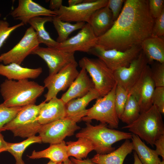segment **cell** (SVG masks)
<instances>
[{
	"label": "cell",
	"instance_id": "obj_1",
	"mask_svg": "<svg viewBox=\"0 0 164 164\" xmlns=\"http://www.w3.org/2000/svg\"><path fill=\"white\" fill-rule=\"evenodd\" d=\"M124 4L111 28L97 37L96 45L123 51L140 46L151 36L155 19L149 13L148 0H126Z\"/></svg>",
	"mask_w": 164,
	"mask_h": 164
},
{
	"label": "cell",
	"instance_id": "obj_2",
	"mask_svg": "<svg viewBox=\"0 0 164 164\" xmlns=\"http://www.w3.org/2000/svg\"><path fill=\"white\" fill-rule=\"evenodd\" d=\"M44 86L28 79L19 80L6 79L0 85L2 104L9 107H23L35 104L44 91Z\"/></svg>",
	"mask_w": 164,
	"mask_h": 164
},
{
	"label": "cell",
	"instance_id": "obj_3",
	"mask_svg": "<svg viewBox=\"0 0 164 164\" xmlns=\"http://www.w3.org/2000/svg\"><path fill=\"white\" fill-rule=\"evenodd\" d=\"M86 126L76 135L77 138H86L93 145L97 154H104L110 153L115 149L112 146L115 143L132 137L131 133L125 132L108 128L105 124L100 123L93 125L86 123Z\"/></svg>",
	"mask_w": 164,
	"mask_h": 164
},
{
	"label": "cell",
	"instance_id": "obj_4",
	"mask_svg": "<svg viewBox=\"0 0 164 164\" xmlns=\"http://www.w3.org/2000/svg\"><path fill=\"white\" fill-rule=\"evenodd\" d=\"M122 128L128 129L152 147L156 140L164 135L162 114L153 105L148 110L141 113L134 121Z\"/></svg>",
	"mask_w": 164,
	"mask_h": 164
},
{
	"label": "cell",
	"instance_id": "obj_5",
	"mask_svg": "<svg viewBox=\"0 0 164 164\" xmlns=\"http://www.w3.org/2000/svg\"><path fill=\"white\" fill-rule=\"evenodd\" d=\"M43 102L38 105L30 104L22 107L15 118L3 128V131L9 130L15 136L23 138L36 135L41 125L38 117Z\"/></svg>",
	"mask_w": 164,
	"mask_h": 164
},
{
	"label": "cell",
	"instance_id": "obj_6",
	"mask_svg": "<svg viewBox=\"0 0 164 164\" xmlns=\"http://www.w3.org/2000/svg\"><path fill=\"white\" fill-rule=\"evenodd\" d=\"M79 65L90 75L100 97L108 94L117 83L114 71L99 58L84 57L79 60Z\"/></svg>",
	"mask_w": 164,
	"mask_h": 164
},
{
	"label": "cell",
	"instance_id": "obj_7",
	"mask_svg": "<svg viewBox=\"0 0 164 164\" xmlns=\"http://www.w3.org/2000/svg\"><path fill=\"white\" fill-rule=\"evenodd\" d=\"M117 83L106 95L97 98L95 104L87 109L85 116L81 120L90 123L95 120L105 124L111 128H117L119 123L115 105V93Z\"/></svg>",
	"mask_w": 164,
	"mask_h": 164
},
{
	"label": "cell",
	"instance_id": "obj_8",
	"mask_svg": "<svg viewBox=\"0 0 164 164\" xmlns=\"http://www.w3.org/2000/svg\"><path fill=\"white\" fill-rule=\"evenodd\" d=\"M86 113L74 117H66L41 125L38 133L42 142L50 144L60 143L67 136L73 135L80 128L77 123L85 116Z\"/></svg>",
	"mask_w": 164,
	"mask_h": 164
},
{
	"label": "cell",
	"instance_id": "obj_9",
	"mask_svg": "<svg viewBox=\"0 0 164 164\" xmlns=\"http://www.w3.org/2000/svg\"><path fill=\"white\" fill-rule=\"evenodd\" d=\"M141 50L140 46L133 47L122 51L115 49L107 50L96 45L88 53L97 57L114 71L119 68L128 67L138 56Z\"/></svg>",
	"mask_w": 164,
	"mask_h": 164
},
{
	"label": "cell",
	"instance_id": "obj_10",
	"mask_svg": "<svg viewBox=\"0 0 164 164\" xmlns=\"http://www.w3.org/2000/svg\"><path fill=\"white\" fill-rule=\"evenodd\" d=\"M108 0H83L76 5L69 6L62 5L55 11L56 16L61 20L71 22H89L92 14L96 10L107 5Z\"/></svg>",
	"mask_w": 164,
	"mask_h": 164
},
{
	"label": "cell",
	"instance_id": "obj_11",
	"mask_svg": "<svg viewBox=\"0 0 164 164\" xmlns=\"http://www.w3.org/2000/svg\"><path fill=\"white\" fill-rule=\"evenodd\" d=\"M76 61L66 65L57 73L49 75L44 80V87L48 90L44 95L45 101L48 102L56 97L61 91H65L69 87L78 75Z\"/></svg>",
	"mask_w": 164,
	"mask_h": 164
},
{
	"label": "cell",
	"instance_id": "obj_12",
	"mask_svg": "<svg viewBox=\"0 0 164 164\" xmlns=\"http://www.w3.org/2000/svg\"><path fill=\"white\" fill-rule=\"evenodd\" d=\"M36 33L31 26L28 28L19 43L0 56L4 65L15 63L20 65L26 58L39 46Z\"/></svg>",
	"mask_w": 164,
	"mask_h": 164
},
{
	"label": "cell",
	"instance_id": "obj_13",
	"mask_svg": "<svg viewBox=\"0 0 164 164\" xmlns=\"http://www.w3.org/2000/svg\"><path fill=\"white\" fill-rule=\"evenodd\" d=\"M155 87L151 77L150 67L148 64L128 92V95L133 96L137 100L140 114L148 110L153 105L152 99Z\"/></svg>",
	"mask_w": 164,
	"mask_h": 164
},
{
	"label": "cell",
	"instance_id": "obj_14",
	"mask_svg": "<svg viewBox=\"0 0 164 164\" xmlns=\"http://www.w3.org/2000/svg\"><path fill=\"white\" fill-rule=\"evenodd\" d=\"M148 64V60L141 50L138 56L128 67H121L114 71L117 84L128 93Z\"/></svg>",
	"mask_w": 164,
	"mask_h": 164
},
{
	"label": "cell",
	"instance_id": "obj_15",
	"mask_svg": "<svg viewBox=\"0 0 164 164\" xmlns=\"http://www.w3.org/2000/svg\"><path fill=\"white\" fill-rule=\"evenodd\" d=\"M75 53L64 51L57 47H39L32 54L38 56L46 63L49 75L58 73L67 65L76 61Z\"/></svg>",
	"mask_w": 164,
	"mask_h": 164
},
{
	"label": "cell",
	"instance_id": "obj_16",
	"mask_svg": "<svg viewBox=\"0 0 164 164\" xmlns=\"http://www.w3.org/2000/svg\"><path fill=\"white\" fill-rule=\"evenodd\" d=\"M97 40L91 26L87 23L77 34L59 43L57 47L67 52L79 51L88 53L96 45Z\"/></svg>",
	"mask_w": 164,
	"mask_h": 164
},
{
	"label": "cell",
	"instance_id": "obj_17",
	"mask_svg": "<svg viewBox=\"0 0 164 164\" xmlns=\"http://www.w3.org/2000/svg\"><path fill=\"white\" fill-rule=\"evenodd\" d=\"M10 14L13 19L21 21L24 25L35 17L57 16L55 11L45 8L32 0H19L18 6Z\"/></svg>",
	"mask_w": 164,
	"mask_h": 164
},
{
	"label": "cell",
	"instance_id": "obj_18",
	"mask_svg": "<svg viewBox=\"0 0 164 164\" xmlns=\"http://www.w3.org/2000/svg\"><path fill=\"white\" fill-rule=\"evenodd\" d=\"M94 88L92 80L90 78L86 70L82 68L77 77L60 99L66 104L72 100L84 96Z\"/></svg>",
	"mask_w": 164,
	"mask_h": 164
},
{
	"label": "cell",
	"instance_id": "obj_19",
	"mask_svg": "<svg viewBox=\"0 0 164 164\" xmlns=\"http://www.w3.org/2000/svg\"><path fill=\"white\" fill-rule=\"evenodd\" d=\"M66 117L65 104L61 99L54 97L47 103L43 101L38 117L39 124L43 125Z\"/></svg>",
	"mask_w": 164,
	"mask_h": 164
},
{
	"label": "cell",
	"instance_id": "obj_20",
	"mask_svg": "<svg viewBox=\"0 0 164 164\" xmlns=\"http://www.w3.org/2000/svg\"><path fill=\"white\" fill-rule=\"evenodd\" d=\"M42 68H29L12 63L7 65L0 64V75L9 80H19L37 78L42 73Z\"/></svg>",
	"mask_w": 164,
	"mask_h": 164
},
{
	"label": "cell",
	"instance_id": "obj_21",
	"mask_svg": "<svg viewBox=\"0 0 164 164\" xmlns=\"http://www.w3.org/2000/svg\"><path fill=\"white\" fill-rule=\"evenodd\" d=\"M88 23L97 37L107 32L114 23L112 13L107 5L95 11L91 16Z\"/></svg>",
	"mask_w": 164,
	"mask_h": 164
},
{
	"label": "cell",
	"instance_id": "obj_22",
	"mask_svg": "<svg viewBox=\"0 0 164 164\" xmlns=\"http://www.w3.org/2000/svg\"><path fill=\"white\" fill-rule=\"evenodd\" d=\"M140 46L149 65L155 61L164 63V37L151 36L144 40Z\"/></svg>",
	"mask_w": 164,
	"mask_h": 164
},
{
	"label": "cell",
	"instance_id": "obj_23",
	"mask_svg": "<svg viewBox=\"0 0 164 164\" xmlns=\"http://www.w3.org/2000/svg\"><path fill=\"white\" fill-rule=\"evenodd\" d=\"M133 150L132 142L126 139L117 149L107 154H97L91 160L97 164H123L126 157Z\"/></svg>",
	"mask_w": 164,
	"mask_h": 164
},
{
	"label": "cell",
	"instance_id": "obj_24",
	"mask_svg": "<svg viewBox=\"0 0 164 164\" xmlns=\"http://www.w3.org/2000/svg\"><path fill=\"white\" fill-rule=\"evenodd\" d=\"M27 156L29 158L32 159L48 158L57 163L63 162L69 157L67 154V145L64 141L59 143L50 144L48 148L42 151L34 150L30 155Z\"/></svg>",
	"mask_w": 164,
	"mask_h": 164
},
{
	"label": "cell",
	"instance_id": "obj_25",
	"mask_svg": "<svg viewBox=\"0 0 164 164\" xmlns=\"http://www.w3.org/2000/svg\"><path fill=\"white\" fill-rule=\"evenodd\" d=\"M100 97L94 88L84 96L70 100L65 104L66 117H72L86 113V107L93 100Z\"/></svg>",
	"mask_w": 164,
	"mask_h": 164
},
{
	"label": "cell",
	"instance_id": "obj_26",
	"mask_svg": "<svg viewBox=\"0 0 164 164\" xmlns=\"http://www.w3.org/2000/svg\"><path fill=\"white\" fill-rule=\"evenodd\" d=\"M53 17H36L30 19L29 23L35 30L39 43L45 44L48 47H57L59 43L53 39L45 28V24L52 22Z\"/></svg>",
	"mask_w": 164,
	"mask_h": 164
},
{
	"label": "cell",
	"instance_id": "obj_27",
	"mask_svg": "<svg viewBox=\"0 0 164 164\" xmlns=\"http://www.w3.org/2000/svg\"><path fill=\"white\" fill-rule=\"evenodd\" d=\"M133 150L142 164H159L161 160L155 150L147 146L137 135L132 134L131 138Z\"/></svg>",
	"mask_w": 164,
	"mask_h": 164
},
{
	"label": "cell",
	"instance_id": "obj_28",
	"mask_svg": "<svg viewBox=\"0 0 164 164\" xmlns=\"http://www.w3.org/2000/svg\"><path fill=\"white\" fill-rule=\"evenodd\" d=\"M78 138L77 141H70L66 143L67 154L69 157L72 156L81 160L86 158L91 152L94 150V148L88 139L81 137Z\"/></svg>",
	"mask_w": 164,
	"mask_h": 164
},
{
	"label": "cell",
	"instance_id": "obj_29",
	"mask_svg": "<svg viewBox=\"0 0 164 164\" xmlns=\"http://www.w3.org/2000/svg\"><path fill=\"white\" fill-rule=\"evenodd\" d=\"M52 22L58 34L56 41L59 43L66 41L72 32L76 30L81 29L86 24L84 22L71 24L70 22L62 21L56 16L53 17Z\"/></svg>",
	"mask_w": 164,
	"mask_h": 164
},
{
	"label": "cell",
	"instance_id": "obj_30",
	"mask_svg": "<svg viewBox=\"0 0 164 164\" xmlns=\"http://www.w3.org/2000/svg\"><path fill=\"white\" fill-rule=\"evenodd\" d=\"M42 142L39 136L36 135L27 138L26 140L19 143L8 142L9 152L14 157L15 164H25L22 159V155L26 149L30 145L35 143Z\"/></svg>",
	"mask_w": 164,
	"mask_h": 164
},
{
	"label": "cell",
	"instance_id": "obj_31",
	"mask_svg": "<svg viewBox=\"0 0 164 164\" xmlns=\"http://www.w3.org/2000/svg\"><path fill=\"white\" fill-rule=\"evenodd\" d=\"M140 114L138 102L133 96L128 95L122 114L120 119L128 125L136 120Z\"/></svg>",
	"mask_w": 164,
	"mask_h": 164
},
{
	"label": "cell",
	"instance_id": "obj_32",
	"mask_svg": "<svg viewBox=\"0 0 164 164\" xmlns=\"http://www.w3.org/2000/svg\"><path fill=\"white\" fill-rule=\"evenodd\" d=\"M22 107H9L0 104V133L4 126L13 119Z\"/></svg>",
	"mask_w": 164,
	"mask_h": 164
},
{
	"label": "cell",
	"instance_id": "obj_33",
	"mask_svg": "<svg viewBox=\"0 0 164 164\" xmlns=\"http://www.w3.org/2000/svg\"><path fill=\"white\" fill-rule=\"evenodd\" d=\"M128 96V92L117 84L115 93V105L116 111L120 119Z\"/></svg>",
	"mask_w": 164,
	"mask_h": 164
},
{
	"label": "cell",
	"instance_id": "obj_34",
	"mask_svg": "<svg viewBox=\"0 0 164 164\" xmlns=\"http://www.w3.org/2000/svg\"><path fill=\"white\" fill-rule=\"evenodd\" d=\"M151 65V77L155 87H164V63L155 61Z\"/></svg>",
	"mask_w": 164,
	"mask_h": 164
},
{
	"label": "cell",
	"instance_id": "obj_35",
	"mask_svg": "<svg viewBox=\"0 0 164 164\" xmlns=\"http://www.w3.org/2000/svg\"><path fill=\"white\" fill-rule=\"evenodd\" d=\"M24 25L21 22L16 25L10 26L9 23L7 21L0 20V50L11 33L15 29Z\"/></svg>",
	"mask_w": 164,
	"mask_h": 164
},
{
	"label": "cell",
	"instance_id": "obj_36",
	"mask_svg": "<svg viewBox=\"0 0 164 164\" xmlns=\"http://www.w3.org/2000/svg\"><path fill=\"white\" fill-rule=\"evenodd\" d=\"M152 105H155L161 114L164 113V87H155L152 99Z\"/></svg>",
	"mask_w": 164,
	"mask_h": 164
},
{
	"label": "cell",
	"instance_id": "obj_37",
	"mask_svg": "<svg viewBox=\"0 0 164 164\" xmlns=\"http://www.w3.org/2000/svg\"><path fill=\"white\" fill-rule=\"evenodd\" d=\"M164 0H148L149 12L154 19L159 16L164 10Z\"/></svg>",
	"mask_w": 164,
	"mask_h": 164
},
{
	"label": "cell",
	"instance_id": "obj_38",
	"mask_svg": "<svg viewBox=\"0 0 164 164\" xmlns=\"http://www.w3.org/2000/svg\"><path fill=\"white\" fill-rule=\"evenodd\" d=\"M151 36L163 37L164 36V10L154 20Z\"/></svg>",
	"mask_w": 164,
	"mask_h": 164
},
{
	"label": "cell",
	"instance_id": "obj_39",
	"mask_svg": "<svg viewBox=\"0 0 164 164\" xmlns=\"http://www.w3.org/2000/svg\"><path fill=\"white\" fill-rule=\"evenodd\" d=\"M125 1L124 0H108L107 5L111 12L114 22L120 15Z\"/></svg>",
	"mask_w": 164,
	"mask_h": 164
},
{
	"label": "cell",
	"instance_id": "obj_40",
	"mask_svg": "<svg viewBox=\"0 0 164 164\" xmlns=\"http://www.w3.org/2000/svg\"><path fill=\"white\" fill-rule=\"evenodd\" d=\"M154 145L156 147V151L158 155L161 156L164 160V135L160 136L155 141Z\"/></svg>",
	"mask_w": 164,
	"mask_h": 164
},
{
	"label": "cell",
	"instance_id": "obj_41",
	"mask_svg": "<svg viewBox=\"0 0 164 164\" xmlns=\"http://www.w3.org/2000/svg\"><path fill=\"white\" fill-rule=\"evenodd\" d=\"M62 0H51L50 1L49 7L50 9L56 11L58 10L62 5Z\"/></svg>",
	"mask_w": 164,
	"mask_h": 164
},
{
	"label": "cell",
	"instance_id": "obj_42",
	"mask_svg": "<svg viewBox=\"0 0 164 164\" xmlns=\"http://www.w3.org/2000/svg\"><path fill=\"white\" fill-rule=\"evenodd\" d=\"M8 149V142L5 140L3 135L0 133V153L7 151Z\"/></svg>",
	"mask_w": 164,
	"mask_h": 164
},
{
	"label": "cell",
	"instance_id": "obj_43",
	"mask_svg": "<svg viewBox=\"0 0 164 164\" xmlns=\"http://www.w3.org/2000/svg\"><path fill=\"white\" fill-rule=\"evenodd\" d=\"M70 159L73 164H95L88 158L84 160H78L73 157H71Z\"/></svg>",
	"mask_w": 164,
	"mask_h": 164
},
{
	"label": "cell",
	"instance_id": "obj_44",
	"mask_svg": "<svg viewBox=\"0 0 164 164\" xmlns=\"http://www.w3.org/2000/svg\"><path fill=\"white\" fill-rule=\"evenodd\" d=\"M83 0H69L68 1L69 6H72L81 3Z\"/></svg>",
	"mask_w": 164,
	"mask_h": 164
},
{
	"label": "cell",
	"instance_id": "obj_45",
	"mask_svg": "<svg viewBox=\"0 0 164 164\" xmlns=\"http://www.w3.org/2000/svg\"><path fill=\"white\" fill-rule=\"evenodd\" d=\"M134 162V164H142L139 159L136 152L134 151L133 153Z\"/></svg>",
	"mask_w": 164,
	"mask_h": 164
},
{
	"label": "cell",
	"instance_id": "obj_46",
	"mask_svg": "<svg viewBox=\"0 0 164 164\" xmlns=\"http://www.w3.org/2000/svg\"><path fill=\"white\" fill-rule=\"evenodd\" d=\"M63 164H73L72 161L69 158L68 159L63 162Z\"/></svg>",
	"mask_w": 164,
	"mask_h": 164
},
{
	"label": "cell",
	"instance_id": "obj_47",
	"mask_svg": "<svg viewBox=\"0 0 164 164\" xmlns=\"http://www.w3.org/2000/svg\"><path fill=\"white\" fill-rule=\"evenodd\" d=\"M47 164H63V162L57 163L50 160Z\"/></svg>",
	"mask_w": 164,
	"mask_h": 164
},
{
	"label": "cell",
	"instance_id": "obj_48",
	"mask_svg": "<svg viewBox=\"0 0 164 164\" xmlns=\"http://www.w3.org/2000/svg\"><path fill=\"white\" fill-rule=\"evenodd\" d=\"M159 164H164V160H162V161H161Z\"/></svg>",
	"mask_w": 164,
	"mask_h": 164
},
{
	"label": "cell",
	"instance_id": "obj_49",
	"mask_svg": "<svg viewBox=\"0 0 164 164\" xmlns=\"http://www.w3.org/2000/svg\"><path fill=\"white\" fill-rule=\"evenodd\" d=\"M2 62V59L1 56H0V62Z\"/></svg>",
	"mask_w": 164,
	"mask_h": 164
},
{
	"label": "cell",
	"instance_id": "obj_50",
	"mask_svg": "<svg viewBox=\"0 0 164 164\" xmlns=\"http://www.w3.org/2000/svg\"><path fill=\"white\" fill-rule=\"evenodd\" d=\"M1 14L0 12V17H1Z\"/></svg>",
	"mask_w": 164,
	"mask_h": 164
}]
</instances>
